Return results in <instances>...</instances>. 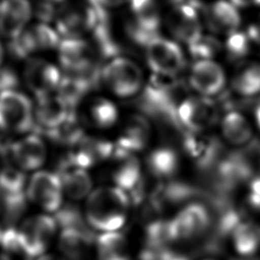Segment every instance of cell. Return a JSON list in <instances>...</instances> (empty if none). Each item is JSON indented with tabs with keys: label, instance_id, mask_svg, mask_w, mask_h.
Listing matches in <instances>:
<instances>
[{
	"label": "cell",
	"instance_id": "obj_20",
	"mask_svg": "<svg viewBox=\"0 0 260 260\" xmlns=\"http://www.w3.org/2000/svg\"><path fill=\"white\" fill-rule=\"evenodd\" d=\"M61 180L64 194L72 200L87 198L91 193L92 180L85 169L79 168L65 159L57 173Z\"/></svg>",
	"mask_w": 260,
	"mask_h": 260
},
{
	"label": "cell",
	"instance_id": "obj_14",
	"mask_svg": "<svg viewBox=\"0 0 260 260\" xmlns=\"http://www.w3.org/2000/svg\"><path fill=\"white\" fill-rule=\"evenodd\" d=\"M61 40L57 29L45 22L30 23L16 39L20 52L29 57L57 49Z\"/></svg>",
	"mask_w": 260,
	"mask_h": 260
},
{
	"label": "cell",
	"instance_id": "obj_37",
	"mask_svg": "<svg viewBox=\"0 0 260 260\" xmlns=\"http://www.w3.org/2000/svg\"><path fill=\"white\" fill-rule=\"evenodd\" d=\"M255 120H256L258 127L260 128V104L257 106V108L255 110Z\"/></svg>",
	"mask_w": 260,
	"mask_h": 260
},
{
	"label": "cell",
	"instance_id": "obj_21",
	"mask_svg": "<svg viewBox=\"0 0 260 260\" xmlns=\"http://www.w3.org/2000/svg\"><path fill=\"white\" fill-rule=\"evenodd\" d=\"M150 137L151 127L148 120L141 115H134L124 124L118 137L117 146L134 153L144 149Z\"/></svg>",
	"mask_w": 260,
	"mask_h": 260
},
{
	"label": "cell",
	"instance_id": "obj_38",
	"mask_svg": "<svg viewBox=\"0 0 260 260\" xmlns=\"http://www.w3.org/2000/svg\"><path fill=\"white\" fill-rule=\"evenodd\" d=\"M3 60H4V49H3V45L0 41V66L2 65Z\"/></svg>",
	"mask_w": 260,
	"mask_h": 260
},
{
	"label": "cell",
	"instance_id": "obj_8",
	"mask_svg": "<svg viewBox=\"0 0 260 260\" xmlns=\"http://www.w3.org/2000/svg\"><path fill=\"white\" fill-rule=\"evenodd\" d=\"M22 77L26 87L37 98L56 92L62 84L60 68L40 56L28 57L23 67Z\"/></svg>",
	"mask_w": 260,
	"mask_h": 260
},
{
	"label": "cell",
	"instance_id": "obj_32",
	"mask_svg": "<svg viewBox=\"0 0 260 260\" xmlns=\"http://www.w3.org/2000/svg\"><path fill=\"white\" fill-rule=\"evenodd\" d=\"M248 36L235 31L230 34L226 41V50L234 57H241L248 51Z\"/></svg>",
	"mask_w": 260,
	"mask_h": 260
},
{
	"label": "cell",
	"instance_id": "obj_17",
	"mask_svg": "<svg viewBox=\"0 0 260 260\" xmlns=\"http://www.w3.org/2000/svg\"><path fill=\"white\" fill-rule=\"evenodd\" d=\"M35 118L38 124L48 132L53 131L71 119L69 101L56 92L37 98Z\"/></svg>",
	"mask_w": 260,
	"mask_h": 260
},
{
	"label": "cell",
	"instance_id": "obj_9",
	"mask_svg": "<svg viewBox=\"0 0 260 260\" xmlns=\"http://www.w3.org/2000/svg\"><path fill=\"white\" fill-rule=\"evenodd\" d=\"M180 123L193 133L210 129L218 120V109L208 96L193 95L183 100L177 108Z\"/></svg>",
	"mask_w": 260,
	"mask_h": 260
},
{
	"label": "cell",
	"instance_id": "obj_19",
	"mask_svg": "<svg viewBox=\"0 0 260 260\" xmlns=\"http://www.w3.org/2000/svg\"><path fill=\"white\" fill-rule=\"evenodd\" d=\"M112 158L113 168L111 176L116 187L125 192L136 189L142 183L139 159L133 152L124 150L118 146H116Z\"/></svg>",
	"mask_w": 260,
	"mask_h": 260
},
{
	"label": "cell",
	"instance_id": "obj_2",
	"mask_svg": "<svg viewBox=\"0 0 260 260\" xmlns=\"http://www.w3.org/2000/svg\"><path fill=\"white\" fill-rule=\"evenodd\" d=\"M101 76L107 89L114 95L123 99L137 94L144 83L142 69L127 57H115L107 62Z\"/></svg>",
	"mask_w": 260,
	"mask_h": 260
},
{
	"label": "cell",
	"instance_id": "obj_31",
	"mask_svg": "<svg viewBox=\"0 0 260 260\" xmlns=\"http://www.w3.org/2000/svg\"><path fill=\"white\" fill-rule=\"evenodd\" d=\"M190 52L200 60L210 59L219 49L218 43L216 40L201 36L197 41L188 46Z\"/></svg>",
	"mask_w": 260,
	"mask_h": 260
},
{
	"label": "cell",
	"instance_id": "obj_36",
	"mask_svg": "<svg viewBox=\"0 0 260 260\" xmlns=\"http://www.w3.org/2000/svg\"><path fill=\"white\" fill-rule=\"evenodd\" d=\"M38 260H66L62 257H59V256H55V255H46L44 254L43 256L39 257Z\"/></svg>",
	"mask_w": 260,
	"mask_h": 260
},
{
	"label": "cell",
	"instance_id": "obj_39",
	"mask_svg": "<svg viewBox=\"0 0 260 260\" xmlns=\"http://www.w3.org/2000/svg\"><path fill=\"white\" fill-rule=\"evenodd\" d=\"M0 260H11L7 254H0Z\"/></svg>",
	"mask_w": 260,
	"mask_h": 260
},
{
	"label": "cell",
	"instance_id": "obj_29",
	"mask_svg": "<svg viewBox=\"0 0 260 260\" xmlns=\"http://www.w3.org/2000/svg\"><path fill=\"white\" fill-rule=\"evenodd\" d=\"M147 167L156 177H169L173 175L178 168V156L173 149L159 147L149 153Z\"/></svg>",
	"mask_w": 260,
	"mask_h": 260
},
{
	"label": "cell",
	"instance_id": "obj_28",
	"mask_svg": "<svg viewBox=\"0 0 260 260\" xmlns=\"http://www.w3.org/2000/svg\"><path fill=\"white\" fill-rule=\"evenodd\" d=\"M232 87L240 95L252 96L260 92V63L242 66L232 78Z\"/></svg>",
	"mask_w": 260,
	"mask_h": 260
},
{
	"label": "cell",
	"instance_id": "obj_27",
	"mask_svg": "<svg viewBox=\"0 0 260 260\" xmlns=\"http://www.w3.org/2000/svg\"><path fill=\"white\" fill-rule=\"evenodd\" d=\"M232 243L243 256L255 254L260 249V226L253 221H242L233 231Z\"/></svg>",
	"mask_w": 260,
	"mask_h": 260
},
{
	"label": "cell",
	"instance_id": "obj_41",
	"mask_svg": "<svg viewBox=\"0 0 260 260\" xmlns=\"http://www.w3.org/2000/svg\"><path fill=\"white\" fill-rule=\"evenodd\" d=\"M203 260H213V259H203Z\"/></svg>",
	"mask_w": 260,
	"mask_h": 260
},
{
	"label": "cell",
	"instance_id": "obj_25",
	"mask_svg": "<svg viewBox=\"0 0 260 260\" xmlns=\"http://www.w3.org/2000/svg\"><path fill=\"white\" fill-rule=\"evenodd\" d=\"M128 5L136 28L141 32L153 34L160 24L156 0H129Z\"/></svg>",
	"mask_w": 260,
	"mask_h": 260
},
{
	"label": "cell",
	"instance_id": "obj_18",
	"mask_svg": "<svg viewBox=\"0 0 260 260\" xmlns=\"http://www.w3.org/2000/svg\"><path fill=\"white\" fill-rule=\"evenodd\" d=\"M115 148V145L106 139L83 135L73 145V149L66 159L79 168L87 170L112 157Z\"/></svg>",
	"mask_w": 260,
	"mask_h": 260
},
{
	"label": "cell",
	"instance_id": "obj_4",
	"mask_svg": "<svg viewBox=\"0 0 260 260\" xmlns=\"http://www.w3.org/2000/svg\"><path fill=\"white\" fill-rule=\"evenodd\" d=\"M57 220L48 214H37L25 218L17 229L21 252L39 258L44 255L57 231Z\"/></svg>",
	"mask_w": 260,
	"mask_h": 260
},
{
	"label": "cell",
	"instance_id": "obj_11",
	"mask_svg": "<svg viewBox=\"0 0 260 260\" xmlns=\"http://www.w3.org/2000/svg\"><path fill=\"white\" fill-rule=\"evenodd\" d=\"M57 51L62 68L72 75L89 71L95 58L94 49L83 37L62 39Z\"/></svg>",
	"mask_w": 260,
	"mask_h": 260
},
{
	"label": "cell",
	"instance_id": "obj_10",
	"mask_svg": "<svg viewBox=\"0 0 260 260\" xmlns=\"http://www.w3.org/2000/svg\"><path fill=\"white\" fill-rule=\"evenodd\" d=\"M63 194L59 175L48 171L35 173L26 187L27 198L47 212H58L60 210Z\"/></svg>",
	"mask_w": 260,
	"mask_h": 260
},
{
	"label": "cell",
	"instance_id": "obj_5",
	"mask_svg": "<svg viewBox=\"0 0 260 260\" xmlns=\"http://www.w3.org/2000/svg\"><path fill=\"white\" fill-rule=\"evenodd\" d=\"M96 19L90 0H65L56 11L55 28L64 38L82 37L94 26Z\"/></svg>",
	"mask_w": 260,
	"mask_h": 260
},
{
	"label": "cell",
	"instance_id": "obj_33",
	"mask_svg": "<svg viewBox=\"0 0 260 260\" xmlns=\"http://www.w3.org/2000/svg\"><path fill=\"white\" fill-rule=\"evenodd\" d=\"M247 36L251 41L260 45V13L249 24Z\"/></svg>",
	"mask_w": 260,
	"mask_h": 260
},
{
	"label": "cell",
	"instance_id": "obj_40",
	"mask_svg": "<svg viewBox=\"0 0 260 260\" xmlns=\"http://www.w3.org/2000/svg\"><path fill=\"white\" fill-rule=\"evenodd\" d=\"M2 236H3V231L0 228V245H1V241H2Z\"/></svg>",
	"mask_w": 260,
	"mask_h": 260
},
{
	"label": "cell",
	"instance_id": "obj_6",
	"mask_svg": "<svg viewBox=\"0 0 260 260\" xmlns=\"http://www.w3.org/2000/svg\"><path fill=\"white\" fill-rule=\"evenodd\" d=\"M145 57L151 71L160 76H174L185 66L184 53L174 40L154 36L147 40Z\"/></svg>",
	"mask_w": 260,
	"mask_h": 260
},
{
	"label": "cell",
	"instance_id": "obj_26",
	"mask_svg": "<svg viewBox=\"0 0 260 260\" xmlns=\"http://www.w3.org/2000/svg\"><path fill=\"white\" fill-rule=\"evenodd\" d=\"M99 260H130V247L127 238L117 232L103 233L96 239Z\"/></svg>",
	"mask_w": 260,
	"mask_h": 260
},
{
	"label": "cell",
	"instance_id": "obj_24",
	"mask_svg": "<svg viewBox=\"0 0 260 260\" xmlns=\"http://www.w3.org/2000/svg\"><path fill=\"white\" fill-rule=\"evenodd\" d=\"M220 132L224 140L235 146L245 145L253 137V127L250 121L237 111L229 112L222 117Z\"/></svg>",
	"mask_w": 260,
	"mask_h": 260
},
{
	"label": "cell",
	"instance_id": "obj_12",
	"mask_svg": "<svg viewBox=\"0 0 260 260\" xmlns=\"http://www.w3.org/2000/svg\"><path fill=\"white\" fill-rule=\"evenodd\" d=\"M165 23L171 35L188 46L202 36L201 21L195 8L186 3H178L165 17Z\"/></svg>",
	"mask_w": 260,
	"mask_h": 260
},
{
	"label": "cell",
	"instance_id": "obj_34",
	"mask_svg": "<svg viewBox=\"0 0 260 260\" xmlns=\"http://www.w3.org/2000/svg\"><path fill=\"white\" fill-rule=\"evenodd\" d=\"M235 6L239 7H250V6H260V0H229Z\"/></svg>",
	"mask_w": 260,
	"mask_h": 260
},
{
	"label": "cell",
	"instance_id": "obj_13",
	"mask_svg": "<svg viewBox=\"0 0 260 260\" xmlns=\"http://www.w3.org/2000/svg\"><path fill=\"white\" fill-rule=\"evenodd\" d=\"M32 11L28 0L0 1V36L16 40L30 24Z\"/></svg>",
	"mask_w": 260,
	"mask_h": 260
},
{
	"label": "cell",
	"instance_id": "obj_23",
	"mask_svg": "<svg viewBox=\"0 0 260 260\" xmlns=\"http://www.w3.org/2000/svg\"><path fill=\"white\" fill-rule=\"evenodd\" d=\"M207 19L216 31L233 34L241 24L238 7L229 0H215L207 8Z\"/></svg>",
	"mask_w": 260,
	"mask_h": 260
},
{
	"label": "cell",
	"instance_id": "obj_7",
	"mask_svg": "<svg viewBox=\"0 0 260 260\" xmlns=\"http://www.w3.org/2000/svg\"><path fill=\"white\" fill-rule=\"evenodd\" d=\"M210 215L207 208L200 203H191L181 208L167 221L170 241L185 242L197 238L207 230Z\"/></svg>",
	"mask_w": 260,
	"mask_h": 260
},
{
	"label": "cell",
	"instance_id": "obj_35",
	"mask_svg": "<svg viewBox=\"0 0 260 260\" xmlns=\"http://www.w3.org/2000/svg\"><path fill=\"white\" fill-rule=\"evenodd\" d=\"M98 1L108 7H117V6H120L121 4L128 3L129 0H98Z\"/></svg>",
	"mask_w": 260,
	"mask_h": 260
},
{
	"label": "cell",
	"instance_id": "obj_22",
	"mask_svg": "<svg viewBox=\"0 0 260 260\" xmlns=\"http://www.w3.org/2000/svg\"><path fill=\"white\" fill-rule=\"evenodd\" d=\"M82 115L86 122L94 127L107 129L116 124L119 112L113 101L105 96H90L82 106Z\"/></svg>",
	"mask_w": 260,
	"mask_h": 260
},
{
	"label": "cell",
	"instance_id": "obj_16",
	"mask_svg": "<svg viewBox=\"0 0 260 260\" xmlns=\"http://www.w3.org/2000/svg\"><path fill=\"white\" fill-rule=\"evenodd\" d=\"M223 68L215 61L203 59L196 61L189 74V82L200 95L211 96L218 93L225 84Z\"/></svg>",
	"mask_w": 260,
	"mask_h": 260
},
{
	"label": "cell",
	"instance_id": "obj_15",
	"mask_svg": "<svg viewBox=\"0 0 260 260\" xmlns=\"http://www.w3.org/2000/svg\"><path fill=\"white\" fill-rule=\"evenodd\" d=\"M17 168L22 171H34L41 168L47 158V146L37 134H28L6 146Z\"/></svg>",
	"mask_w": 260,
	"mask_h": 260
},
{
	"label": "cell",
	"instance_id": "obj_1",
	"mask_svg": "<svg viewBox=\"0 0 260 260\" xmlns=\"http://www.w3.org/2000/svg\"><path fill=\"white\" fill-rule=\"evenodd\" d=\"M130 207L127 192L118 187H101L88 195L85 203L87 223L104 233L117 232L126 222Z\"/></svg>",
	"mask_w": 260,
	"mask_h": 260
},
{
	"label": "cell",
	"instance_id": "obj_30",
	"mask_svg": "<svg viewBox=\"0 0 260 260\" xmlns=\"http://www.w3.org/2000/svg\"><path fill=\"white\" fill-rule=\"evenodd\" d=\"M25 175L19 168L5 167L0 171V191L10 195L24 194Z\"/></svg>",
	"mask_w": 260,
	"mask_h": 260
},
{
	"label": "cell",
	"instance_id": "obj_3",
	"mask_svg": "<svg viewBox=\"0 0 260 260\" xmlns=\"http://www.w3.org/2000/svg\"><path fill=\"white\" fill-rule=\"evenodd\" d=\"M35 108L23 92L11 88L0 91V128L11 133H25L34 127Z\"/></svg>",
	"mask_w": 260,
	"mask_h": 260
}]
</instances>
